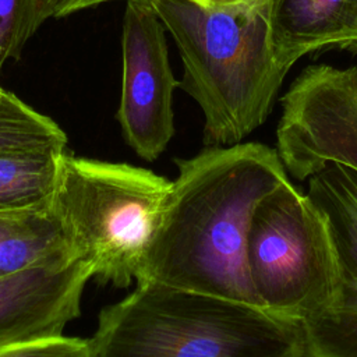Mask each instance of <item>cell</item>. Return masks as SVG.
Segmentation results:
<instances>
[{"instance_id":"19","label":"cell","mask_w":357,"mask_h":357,"mask_svg":"<svg viewBox=\"0 0 357 357\" xmlns=\"http://www.w3.org/2000/svg\"><path fill=\"white\" fill-rule=\"evenodd\" d=\"M4 91H6V89H4V88H1V86H0V96H1V95H3V92H4Z\"/></svg>"},{"instance_id":"4","label":"cell","mask_w":357,"mask_h":357,"mask_svg":"<svg viewBox=\"0 0 357 357\" xmlns=\"http://www.w3.org/2000/svg\"><path fill=\"white\" fill-rule=\"evenodd\" d=\"M170 187L149 169L64 151L49 206L74 258L91 265L99 283L126 289Z\"/></svg>"},{"instance_id":"6","label":"cell","mask_w":357,"mask_h":357,"mask_svg":"<svg viewBox=\"0 0 357 357\" xmlns=\"http://www.w3.org/2000/svg\"><path fill=\"white\" fill-rule=\"evenodd\" d=\"M278 153L307 180L331 163L357 172V64L305 67L282 96Z\"/></svg>"},{"instance_id":"15","label":"cell","mask_w":357,"mask_h":357,"mask_svg":"<svg viewBox=\"0 0 357 357\" xmlns=\"http://www.w3.org/2000/svg\"><path fill=\"white\" fill-rule=\"evenodd\" d=\"M43 22L42 0H0V70L7 61L20 59Z\"/></svg>"},{"instance_id":"16","label":"cell","mask_w":357,"mask_h":357,"mask_svg":"<svg viewBox=\"0 0 357 357\" xmlns=\"http://www.w3.org/2000/svg\"><path fill=\"white\" fill-rule=\"evenodd\" d=\"M0 357H95L89 339L57 336L0 350Z\"/></svg>"},{"instance_id":"1","label":"cell","mask_w":357,"mask_h":357,"mask_svg":"<svg viewBox=\"0 0 357 357\" xmlns=\"http://www.w3.org/2000/svg\"><path fill=\"white\" fill-rule=\"evenodd\" d=\"M177 177L156 218L137 280L259 305L247 266L252 215L287 170L278 149L259 142L205 146L176 158Z\"/></svg>"},{"instance_id":"11","label":"cell","mask_w":357,"mask_h":357,"mask_svg":"<svg viewBox=\"0 0 357 357\" xmlns=\"http://www.w3.org/2000/svg\"><path fill=\"white\" fill-rule=\"evenodd\" d=\"M307 195L328 220L342 279L357 284V172L331 163L310 177Z\"/></svg>"},{"instance_id":"13","label":"cell","mask_w":357,"mask_h":357,"mask_svg":"<svg viewBox=\"0 0 357 357\" xmlns=\"http://www.w3.org/2000/svg\"><path fill=\"white\" fill-rule=\"evenodd\" d=\"M301 325L304 357H357V284L342 279L336 303Z\"/></svg>"},{"instance_id":"2","label":"cell","mask_w":357,"mask_h":357,"mask_svg":"<svg viewBox=\"0 0 357 357\" xmlns=\"http://www.w3.org/2000/svg\"><path fill=\"white\" fill-rule=\"evenodd\" d=\"M183 64L180 88L204 113L205 146L241 142L271 114L289 73L271 40L272 0L205 8L188 0H151Z\"/></svg>"},{"instance_id":"14","label":"cell","mask_w":357,"mask_h":357,"mask_svg":"<svg viewBox=\"0 0 357 357\" xmlns=\"http://www.w3.org/2000/svg\"><path fill=\"white\" fill-rule=\"evenodd\" d=\"M67 135L49 116L13 92L0 96V155L21 151H66Z\"/></svg>"},{"instance_id":"7","label":"cell","mask_w":357,"mask_h":357,"mask_svg":"<svg viewBox=\"0 0 357 357\" xmlns=\"http://www.w3.org/2000/svg\"><path fill=\"white\" fill-rule=\"evenodd\" d=\"M123 81L116 119L127 145L156 160L174 137L173 95L180 81L169 61L166 29L151 0H126Z\"/></svg>"},{"instance_id":"18","label":"cell","mask_w":357,"mask_h":357,"mask_svg":"<svg viewBox=\"0 0 357 357\" xmlns=\"http://www.w3.org/2000/svg\"><path fill=\"white\" fill-rule=\"evenodd\" d=\"M188 1L198 4L201 7H205V8L219 10V8H231V7L244 6V4L252 3L255 0H188Z\"/></svg>"},{"instance_id":"12","label":"cell","mask_w":357,"mask_h":357,"mask_svg":"<svg viewBox=\"0 0 357 357\" xmlns=\"http://www.w3.org/2000/svg\"><path fill=\"white\" fill-rule=\"evenodd\" d=\"M64 151H21L0 155V211L49 202Z\"/></svg>"},{"instance_id":"10","label":"cell","mask_w":357,"mask_h":357,"mask_svg":"<svg viewBox=\"0 0 357 357\" xmlns=\"http://www.w3.org/2000/svg\"><path fill=\"white\" fill-rule=\"evenodd\" d=\"M75 259L49 202L0 211V278Z\"/></svg>"},{"instance_id":"5","label":"cell","mask_w":357,"mask_h":357,"mask_svg":"<svg viewBox=\"0 0 357 357\" xmlns=\"http://www.w3.org/2000/svg\"><path fill=\"white\" fill-rule=\"evenodd\" d=\"M247 266L261 307L300 322L333 305L340 293L342 271L328 220L290 180L255 208Z\"/></svg>"},{"instance_id":"8","label":"cell","mask_w":357,"mask_h":357,"mask_svg":"<svg viewBox=\"0 0 357 357\" xmlns=\"http://www.w3.org/2000/svg\"><path fill=\"white\" fill-rule=\"evenodd\" d=\"M91 265L79 259L0 278V350L64 335L81 314Z\"/></svg>"},{"instance_id":"17","label":"cell","mask_w":357,"mask_h":357,"mask_svg":"<svg viewBox=\"0 0 357 357\" xmlns=\"http://www.w3.org/2000/svg\"><path fill=\"white\" fill-rule=\"evenodd\" d=\"M109 1L114 0H42V17L45 21L49 18H61Z\"/></svg>"},{"instance_id":"9","label":"cell","mask_w":357,"mask_h":357,"mask_svg":"<svg viewBox=\"0 0 357 357\" xmlns=\"http://www.w3.org/2000/svg\"><path fill=\"white\" fill-rule=\"evenodd\" d=\"M271 40L287 70L329 46L357 49V0H272Z\"/></svg>"},{"instance_id":"3","label":"cell","mask_w":357,"mask_h":357,"mask_svg":"<svg viewBox=\"0 0 357 357\" xmlns=\"http://www.w3.org/2000/svg\"><path fill=\"white\" fill-rule=\"evenodd\" d=\"M89 342L95 357H304L300 321L155 280L103 307Z\"/></svg>"}]
</instances>
